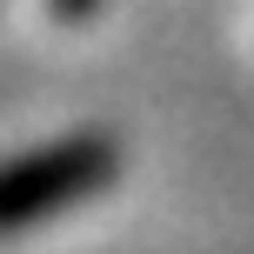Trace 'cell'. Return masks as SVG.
Returning a JSON list of instances; mask_svg holds the SVG:
<instances>
[{
  "label": "cell",
  "mask_w": 254,
  "mask_h": 254,
  "mask_svg": "<svg viewBox=\"0 0 254 254\" xmlns=\"http://www.w3.org/2000/svg\"><path fill=\"white\" fill-rule=\"evenodd\" d=\"M114 174H121V140L114 134H67L54 147L0 161V234L40 228V221L94 201L101 188H114Z\"/></svg>",
  "instance_id": "cell-1"
},
{
  "label": "cell",
  "mask_w": 254,
  "mask_h": 254,
  "mask_svg": "<svg viewBox=\"0 0 254 254\" xmlns=\"http://www.w3.org/2000/svg\"><path fill=\"white\" fill-rule=\"evenodd\" d=\"M61 20H87V13H101V0H47Z\"/></svg>",
  "instance_id": "cell-2"
}]
</instances>
